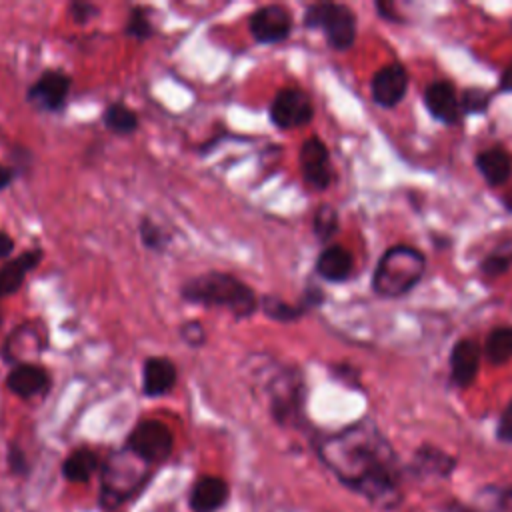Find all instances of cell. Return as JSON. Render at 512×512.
Returning <instances> with one entry per match:
<instances>
[{"label":"cell","instance_id":"obj_1","mask_svg":"<svg viewBox=\"0 0 512 512\" xmlns=\"http://www.w3.org/2000/svg\"><path fill=\"white\" fill-rule=\"evenodd\" d=\"M320 460L334 476L380 510L402 502L400 466L382 430L368 418L358 420L318 444Z\"/></svg>","mask_w":512,"mask_h":512},{"label":"cell","instance_id":"obj_2","mask_svg":"<svg viewBox=\"0 0 512 512\" xmlns=\"http://www.w3.org/2000/svg\"><path fill=\"white\" fill-rule=\"evenodd\" d=\"M180 294L192 304L224 308L238 320L250 318L260 308V300L256 298L254 290L228 272H206L194 276L182 284Z\"/></svg>","mask_w":512,"mask_h":512},{"label":"cell","instance_id":"obj_3","mask_svg":"<svg viewBox=\"0 0 512 512\" xmlns=\"http://www.w3.org/2000/svg\"><path fill=\"white\" fill-rule=\"evenodd\" d=\"M426 270L424 254L408 244L390 246L372 272V290L382 298H400L418 286Z\"/></svg>","mask_w":512,"mask_h":512},{"label":"cell","instance_id":"obj_4","mask_svg":"<svg viewBox=\"0 0 512 512\" xmlns=\"http://www.w3.org/2000/svg\"><path fill=\"white\" fill-rule=\"evenodd\" d=\"M152 464L134 454L128 446L112 452L102 468V506L116 508L130 500L150 478Z\"/></svg>","mask_w":512,"mask_h":512},{"label":"cell","instance_id":"obj_5","mask_svg":"<svg viewBox=\"0 0 512 512\" xmlns=\"http://www.w3.org/2000/svg\"><path fill=\"white\" fill-rule=\"evenodd\" d=\"M304 26L312 30H322L328 46L338 52L352 48V44L356 42V14L346 4L316 2L306 6Z\"/></svg>","mask_w":512,"mask_h":512},{"label":"cell","instance_id":"obj_6","mask_svg":"<svg viewBox=\"0 0 512 512\" xmlns=\"http://www.w3.org/2000/svg\"><path fill=\"white\" fill-rule=\"evenodd\" d=\"M126 446L148 464L164 462L174 448L172 432L160 420H142L128 434Z\"/></svg>","mask_w":512,"mask_h":512},{"label":"cell","instance_id":"obj_7","mask_svg":"<svg viewBox=\"0 0 512 512\" xmlns=\"http://www.w3.org/2000/svg\"><path fill=\"white\" fill-rule=\"evenodd\" d=\"M270 120L280 130L302 128L314 118V106L310 96L294 86L282 88L270 102Z\"/></svg>","mask_w":512,"mask_h":512},{"label":"cell","instance_id":"obj_8","mask_svg":"<svg viewBox=\"0 0 512 512\" xmlns=\"http://www.w3.org/2000/svg\"><path fill=\"white\" fill-rule=\"evenodd\" d=\"M248 30L260 44H280L292 32V14L280 4L260 6L250 14Z\"/></svg>","mask_w":512,"mask_h":512},{"label":"cell","instance_id":"obj_9","mask_svg":"<svg viewBox=\"0 0 512 512\" xmlns=\"http://www.w3.org/2000/svg\"><path fill=\"white\" fill-rule=\"evenodd\" d=\"M300 170L304 182L312 190H326L334 180V168L330 162V152L318 136H310L300 146Z\"/></svg>","mask_w":512,"mask_h":512},{"label":"cell","instance_id":"obj_10","mask_svg":"<svg viewBox=\"0 0 512 512\" xmlns=\"http://www.w3.org/2000/svg\"><path fill=\"white\" fill-rule=\"evenodd\" d=\"M72 78L62 70H44L28 88L26 100L42 112H58L66 104Z\"/></svg>","mask_w":512,"mask_h":512},{"label":"cell","instance_id":"obj_11","mask_svg":"<svg viewBox=\"0 0 512 512\" xmlns=\"http://www.w3.org/2000/svg\"><path fill=\"white\" fill-rule=\"evenodd\" d=\"M422 100L428 114L446 126H458L464 118L460 108V94L450 80L430 82L424 88Z\"/></svg>","mask_w":512,"mask_h":512},{"label":"cell","instance_id":"obj_12","mask_svg":"<svg viewBox=\"0 0 512 512\" xmlns=\"http://www.w3.org/2000/svg\"><path fill=\"white\" fill-rule=\"evenodd\" d=\"M408 70L400 62L378 68L370 80V96L382 108H394L400 104L408 90Z\"/></svg>","mask_w":512,"mask_h":512},{"label":"cell","instance_id":"obj_13","mask_svg":"<svg viewBox=\"0 0 512 512\" xmlns=\"http://www.w3.org/2000/svg\"><path fill=\"white\" fill-rule=\"evenodd\" d=\"M302 380L300 374L294 370L282 372L272 384V414L278 422L286 424L298 418L302 408Z\"/></svg>","mask_w":512,"mask_h":512},{"label":"cell","instance_id":"obj_14","mask_svg":"<svg viewBox=\"0 0 512 512\" xmlns=\"http://www.w3.org/2000/svg\"><path fill=\"white\" fill-rule=\"evenodd\" d=\"M480 344L472 338H460L450 350V382L456 388H468L480 370Z\"/></svg>","mask_w":512,"mask_h":512},{"label":"cell","instance_id":"obj_15","mask_svg":"<svg viewBox=\"0 0 512 512\" xmlns=\"http://www.w3.org/2000/svg\"><path fill=\"white\" fill-rule=\"evenodd\" d=\"M6 388L18 398H34L42 396L50 388V374L46 368L34 362L14 364L6 376Z\"/></svg>","mask_w":512,"mask_h":512},{"label":"cell","instance_id":"obj_16","mask_svg":"<svg viewBox=\"0 0 512 512\" xmlns=\"http://www.w3.org/2000/svg\"><path fill=\"white\" fill-rule=\"evenodd\" d=\"M44 346H46V330H44L42 322L32 320V322L20 324L10 334V338L6 340L4 356H6V360L20 364L22 358L42 354Z\"/></svg>","mask_w":512,"mask_h":512},{"label":"cell","instance_id":"obj_17","mask_svg":"<svg viewBox=\"0 0 512 512\" xmlns=\"http://www.w3.org/2000/svg\"><path fill=\"white\" fill-rule=\"evenodd\" d=\"M176 378V366L166 356H150L142 364V390L150 398L168 394L174 388Z\"/></svg>","mask_w":512,"mask_h":512},{"label":"cell","instance_id":"obj_18","mask_svg":"<svg viewBox=\"0 0 512 512\" xmlns=\"http://www.w3.org/2000/svg\"><path fill=\"white\" fill-rule=\"evenodd\" d=\"M474 164H476V170L480 172V176L484 178V182L492 188L504 186L512 176V156L500 144L478 152Z\"/></svg>","mask_w":512,"mask_h":512},{"label":"cell","instance_id":"obj_19","mask_svg":"<svg viewBox=\"0 0 512 512\" xmlns=\"http://www.w3.org/2000/svg\"><path fill=\"white\" fill-rule=\"evenodd\" d=\"M228 500V484L218 476H202L192 484L188 502L194 512H214Z\"/></svg>","mask_w":512,"mask_h":512},{"label":"cell","instance_id":"obj_20","mask_svg":"<svg viewBox=\"0 0 512 512\" xmlns=\"http://www.w3.org/2000/svg\"><path fill=\"white\" fill-rule=\"evenodd\" d=\"M352 268H354V260L352 254L340 246V244H332L326 246L314 264L316 274L326 280V282H344L352 276Z\"/></svg>","mask_w":512,"mask_h":512},{"label":"cell","instance_id":"obj_21","mask_svg":"<svg viewBox=\"0 0 512 512\" xmlns=\"http://www.w3.org/2000/svg\"><path fill=\"white\" fill-rule=\"evenodd\" d=\"M40 260H42V252L40 250H28V252L16 256V258L8 260L0 268V298L18 292L22 282L26 280L28 272L32 268H36V264Z\"/></svg>","mask_w":512,"mask_h":512},{"label":"cell","instance_id":"obj_22","mask_svg":"<svg viewBox=\"0 0 512 512\" xmlns=\"http://www.w3.org/2000/svg\"><path fill=\"white\" fill-rule=\"evenodd\" d=\"M414 470L418 474H424V476H440V478H446L452 474L454 466H456V460L454 456L446 454L444 450L436 448V446H420L416 452H414V462H412Z\"/></svg>","mask_w":512,"mask_h":512},{"label":"cell","instance_id":"obj_23","mask_svg":"<svg viewBox=\"0 0 512 512\" xmlns=\"http://www.w3.org/2000/svg\"><path fill=\"white\" fill-rule=\"evenodd\" d=\"M96 468H98V454L90 448H76L66 456L62 464V474L68 482H88L96 472Z\"/></svg>","mask_w":512,"mask_h":512},{"label":"cell","instance_id":"obj_24","mask_svg":"<svg viewBox=\"0 0 512 512\" xmlns=\"http://www.w3.org/2000/svg\"><path fill=\"white\" fill-rule=\"evenodd\" d=\"M484 356L492 366H504L512 360V326H496L488 332L484 342Z\"/></svg>","mask_w":512,"mask_h":512},{"label":"cell","instance_id":"obj_25","mask_svg":"<svg viewBox=\"0 0 512 512\" xmlns=\"http://www.w3.org/2000/svg\"><path fill=\"white\" fill-rule=\"evenodd\" d=\"M102 120L110 132L120 136L134 134L138 130V114L124 102L108 104L102 114Z\"/></svg>","mask_w":512,"mask_h":512},{"label":"cell","instance_id":"obj_26","mask_svg":"<svg viewBox=\"0 0 512 512\" xmlns=\"http://www.w3.org/2000/svg\"><path fill=\"white\" fill-rule=\"evenodd\" d=\"M260 308L268 318H272L276 322H296L300 316H304L308 312L302 304H288L272 294L260 298Z\"/></svg>","mask_w":512,"mask_h":512},{"label":"cell","instance_id":"obj_27","mask_svg":"<svg viewBox=\"0 0 512 512\" xmlns=\"http://www.w3.org/2000/svg\"><path fill=\"white\" fill-rule=\"evenodd\" d=\"M314 236L320 242H328L338 232V212L330 204H320L312 218Z\"/></svg>","mask_w":512,"mask_h":512},{"label":"cell","instance_id":"obj_28","mask_svg":"<svg viewBox=\"0 0 512 512\" xmlns=\"http://www.w3.org/2000/svg\"><path fill=\"white\" fill-rule=\"evenodd\" d=\"M510 266H512V246L502 244L484 256V260L480 262V272L484 276L494 278V276L506 274L510 270Z\"/></svg>","mask_w":512,"mask_h":512},{"label":"cell","instance_id":"obj_29","mask_svg":"<svg viewBox=\"0 0 512 512\" xmlns=\"http://www.w3.org/2000/svg\"><path fill=\"white\" fill-rule=\"evenodd\" d=\"M490 100H492V92L486 90V88H480V86H470V88H464L460 92V108H462V114L468 116V114H484L490 106Z\"/></svg>","mask_w":512,"mask_h":512},{"label":"cell","instance_id":"obj_30","mask_svg":"<svg viewBox=\"0 0 512 512\" xmlns=\"http://www.w3.org/2000/svg\"><path fill=\"white\" fill-rule=\"evenodd\" d=\"M124 32L130 38L148 40L154 34V28H152V22H150V18L146 16V12L142 8H132L130 16H128V22L124 26Z\"/></svg>","mask_w":512,"mask_h":512},{"label":"cell","instance_id":"obj_31","mask_svg":"<svg viewBox=\"0 0 512 512\" xmlns=\"http://www.w3.org/2000/svg\"><path fill=\"white\" fill-rule=\"evenodd\" d=\"M138 232H140L142 244H144L146 248H150V250H162V248L166 246V242H168L166 232H164L156 222H152V220H148V218H144V220L140 222Z\"/></svg>","mask_w":512,"mask_h":512},{"label":"cell","instance_id":"obj_32","mask_svg":"<svg viewBox=\"0 0 512 512\" xmlns=\"http://www.w3.org/2000/svg\"><path fill=\"white\" fill-rule=\"evenodd\" d=\"M180 338L192 346V348H198L206 342V330L204 326L198 322V320H188L180 326Z\"/></svg>","mask_w":512,"mask_h":512},{"label":"cell","instance_id":"obj_33","mask_svg":"<svg viewBox=\"0 0 512 512\" xmlns=\"http://www.w3.org/2000/svg\"><path fill=\"white\" fill-rule=\"evenodd\" d=\"M488 494L492 496L488 500V504H492V510L512 512V486L510 488H490Z\"/></svg>","mask_w":512,"mask_h":512},{"label":"cell","instance_id":"obj_34","mask_svg":"<svg viewBox=\"0 0 512 512\" xmlns=\"http://www.w3.org/2000/svg\"><path fill=\"white\" fill-rule=\"evenodd\" d=\"M496 438L504 444H512V400L502 410L496 424Z\"/></svg>","mask_w":512,"mask_h":512},{"label":"cell","instance_id":"obj_35","mask_svg":"<svg viewBox=\"0 0 512 512\" xmlns=\"http://www.w3.org/2000/svg\"><path fill=\"white\" fill-rule=\"evenodd\" d=\"M70 14H72V20L78 22V24H86L88 20H92L96 14H98V8L88 4V2H74L70 6Z\"/></svg>","mask_w":512,"mask_h":512},{"label":"cell","instance_id":"obj_36","mask_svg":"<svg viewBox=\"0 0 512 512\" xmlns=\"http://www.w3.org/2000/svg\"><path fill=\"white\" fill-rule=\"evenodd\" d=\"M500 92H512V60L504 66L500 74Z\"/></svg>","mask_w":512,"mask_h":512},{"label":"cell","instance_id":"obj_37","mask_svg":"<svg viewBox=\"0 0 512 512\" xmlns=\"http://www.w3.org/2000/svg\"><path fill=\"white\" fill-rule=\"evenodd\" d=\"M12 250H14V240L6 232L0 230V260L8 258L12 254Z\"/></svg>","mask_w":512,"mask_h":512},{"label":"cell","instance_id":"obj_38","mask_svg":"<svg viewBox=\"0 0 512 512\" xmlns=\"http://www.w3.org/2000/svg\"><path fill=\"white\" fill-rule=\"evenodd\" d=\"M12 178H14L12 170H10L8 166H2V164H0V190H4V188L12 182Z\"/></svg>","mask_w":512,"mask_h":512},{"label":"cell","instance_id":"obj_39","mask_svg":"<svg viewBox=\"0 0 512 512\" xmlns=\"http://www.w3.org/2000/svg\"><path fill=\"white\" fill-rule=\"evenodd\" d=\"M502 202H504V206H506L508 210H512V188H510L508 194L502 198Z\"/></svg>","mask_w":512,"mask_h":512},{"label":"cell","instance_id":"obj_40","mask_svg":"<svg viewBox=\"0 0 512 512\" xmlns=\"http://www.w3.org/2000/svg\"><path fill=\"white\" fill-rule=\"evenodd\" d=\"M0 326H2V310H0Z\"/></svg>","mask_w":512,"mask_h":512}]
</instances>
